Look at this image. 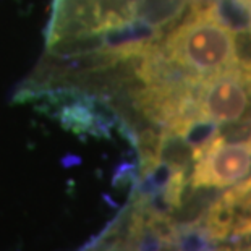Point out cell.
Masks as SVG:
<instances>
[{
    "mask_svg": "<svg viewBox=\"0 0 251 251\" xmlns=\"http://www.w3.org/2000/svg\"><path fill=\"white\" fill-rule=\"evenodd\" d=\"M183 10L185 0H52L47 52L76 58L156 39Z\"/></svg>",
    "mask_w": 251,
    "mask_h": 251,
    "instance_id": "1",
    "label": "cell"
},
{
    "mask_svg": "<svg viewBox=\"0 0 251 251\" xmlns=\"http://www.w3.org/2000/svg\"><path fill=\"white\" fill-rule=\"evenodd\" d=\"M154 47L175 76L204 79L237 65L235 31L214 2H193L190 12L154 39Z\"/></svg>",
    "mask_w": 251,
    "mask_h": 251,
    "instance_id": "2",
    "label": "cell"
},
{
    "mask_svg": "<svg viewBox=\"0 0 251 251\" xmlns=\"http://www.w3.org/2000/svg\"><path fill=\"white\" fill-rule=\"evenodd\" d=\"M191 190H212L232 186L251 172V152L243 140H227L222 130L212 131L191 146Z\"/></svg>",
    "mask_w": 251,
    "mask_h": 251,
    "instance_id": "3",
    "label": "cell"
},
{
    "mask_svg": "<svg viewBox=\"0 0 251 251\" xmlns=\"http://www.w3.org/2000/svg\"><path fill=\"white\" fill-rule=\"evenodd\" d=\"M196 230L211 243L251 237V177L212 201L198 219Z\"/></svg>",
    "mask_w": 251,
    "mask_h": 251,
    "instance_id": "4",
    "label": "cell"
},
{
    "mask_svg": "<svg viewBox=\"0 0 251 251\" xmlns=\"http://www.w3.org/2000/svg\"><path fill=\"white\" fill-rule=\"evenodd\" d=\"M242 242L232 245V247H224L217 251H251V238L250 237H245V238H240Z\"/></svg>",
    "mask_w": 251,
    "mask_h": 251,
    "instance_id": "5",
    "label": "cell"
},
{
    "mask_svg": "<svg viewBox=\"0 0 251 251\" xmlns=\"http://www.w3.org/2000/svg\"><path fill=\"white\" fill-rule=\"evenodd\" d=\"M243 143L247 144V148L250 149V152H251V128H250V131H248V135L243 138Z\"/></svg>",
    "mask_w": 251,
    "mask_h": 251,
    "instance_id": "6",
    "label": "cell"
},
{
    "mask_svg": "<svg viewBox=\"0 0 251 251\" xmlns=\"http://www.w3.org/2000/svg\"><path fill=\"white\" fill-rule=\"evenodd\" d=\"M195 2H214V0H195Z\"/></svg>",
    "mask_w": 251,
    "mask_h": 251,
    "instance_id": "7",
    "label": "cell"
}]
</instances>
